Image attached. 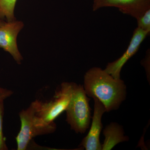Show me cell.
Masks as SVG:
<instances>
[{
	"mask_svg": "<svg viewBox=\"0 0 150 150\" xmlns=\"http://www.w3.org/2000/svg\"><path fill=\"white\" fill-rule=\"evenodd\" d=\"M83 88L87 96L97 98L107 112L118 109L126 99V86L123 81L114 79L98 67L91 68L86 73Z\"/></svg>",
	"mask_w": 150,
	"mask_h": 150,
	"instance_id": "6da1fadb",
	"label": "cell"
},
{
	"mask_svg": "<svg viewBox=\"0 0 150 150\" xmlns=\"http://www.w3.org/2000/svg\"><path fill=\"white\" fill-rule=\"evenodd\" d=\"M36 111L37 104L35 100L27 108L19 113L21 127L16 138L18 150L27 149L34 137L51 134L56 131L55 122L48 123L44 122L36 115Z\"/></svg>",
	"mask_w": 150,
	"mask_h": 150,
	"instance_id": "7a4b0ae2",
	"label": "cell"
},
{
	"mask_svg": "<svg viewBox=\"0 0 150 150\" xmlns=\"http://www.w3.org/2000/svg\"><path fill=\"white\" fill-rule=\"evenodd\" d=\"M89 100L83 86L75 83L71 98L66 110V121L71 129L76 133L83 134L89 127L91 118Z\"/></svg>",
	"mask_w": 150,
	"mask_h": 150,
	"instance_id": "3957f363",
	"label": "cell"
},
{
	"mask_svg": "<svg viewBox=\"0 0 150 150\" xmlns=\"http://www.w3.org/2000/svg\"><path fill=\"white\" fill-rule=\"evenodd\" d=\"M74 83L63 82L49 101L42 102L36 100V115L46 123H50L66 111L71 98Z\"/></svg>",
	"mask_w": 150,
	"mask_h": 150,
	"instance_id": "277c9868",
	"label": "cell"
},
{
	"mask_svg": "<svg viewBox=\"0 0 150 150\" xmlns=\"http://www.w3.org/2000/svg\"><path fill=\"white\" fill-rule=\"evenodd\" d=\"M24 25L22 21L16 20L0 26V48L9 53L18 64H21L23 57L19 51L17 38Z\"/></svg>",
	"mask_w": 150,
	"mask_h": 150,
	"instance_id": "5b68a950",
	"label": "cell"
},
{
	"mask_svg": "<svg viewBox=\"0 0 150 150\" xmlns=\"http://www.w3.org/2000/svg\"><path fill=\"white\" fill-rule=\"evenodd\" d=\"M150 32L138 27L136 28L126 51L118 59L108 63L105 71L114 79H120V73L123 66L138 52L141 44L150 34Z\"/></svg>",
	"mask_w": 150,
	"mask_h": 150,
	"instance_id": "8992f818",
	"label": "cell"
},
{
	"mask_svg": "<svg viewBox=\"0 0 150 150\" xmlns=\"http://www.w3.org/2000/svg\"><path fill=\"white\" fill-rule=\"evenodd\" d=\"M112 7L137 19L150 9V0H94L93 10Z\"/></svg>",
	"mask_w": 150,
	"mask_h": 150,
	"instance_id": "52a82bcc",
	"label": "cell"
},
{
	"mask_svg": "<svg viewBox=\"0 0 150 150\" xmlns=\"http://www.w3.org/2000/svg\"><path fill=\"white\" fill-rule=\"evenodd\" d=\"M93 98L94 108L91 127L79 146L86 150H102V146L100 142V135L103 128L101 119L106 110L102 103L96 98Z\"/></svg>",
	"mask_w": 150,
	"mask_h": 150,
	"instance_id": "ba28073f",
	"label": "cell"
},
{
	"mask_svg": "<svg viewBox=\"0 0 150 150\" xmlns=\"http://www.w3.org/2000/svg\"><path fill=\"white\" fill-rule=\"evenodd\" d=\"M105 140L101 145L102 150H111L121 142H126L129 138L124 136L122 127L116 123H110L103 131Z\"/></svg>",
	"mask_w": 150,
	"mask_h": 150,
	"instance_id": "9c48e42d",
	"label": "cell"
},
{
	"mask_svg": "<svg viewBox=\"0 0 150 150\" xmlns=\"http://www.w3.org/2000/svg\"><path fill=\"white\" fill-rule=\"evenodd\" d=\"M17 0H0V19H6L7 22L16 20L15 8Z\"/></svg>",
	"mask_w": 150,
	"mask_h": 150,
	"instance_id": "30bf717a",
	"label": "cell"
},
{
	"mask_svg": "<svg viewBox=\"0 0 150 150\" xmlns=\"http://www.w3.org/2000/svg\"><path fill=\"white\" fill-rule=\"evenodd\" d=\"M138 27L150 32V9L137 19Z\"/></svg>",
	"mask_w": 150,
	"mask_h": 150,
	"instance_id": "8fae6325",
	"label": "cell"
},
{
	"mask_svg": "<svg viewBox=\"0 0 150 150\" xmlns=\"http://www.w3.org/2000/svg\"><path fill=\"white\" fill-rule=\"evenodd\" d=\"M4 113V100H0V150H7L8 148L6 144L3 132V118Z\"/></svg>",
	"mask_w": 150,
	"mask_h": 150,
	"instance_id": "7c38bea8",
	"label": "cell"
},
{
	"mask_svg": "<svg viewBox=\"0 0 150 150\" xmlns=\"http://www.w3.org/2000/svg\"><path fill=\"white\" fill-rule=\"evenodd\" d=\"M13 92L8 89L3 88L0 86V100H4L8 98L13 94Z\"/></svg>",
	"mask_w": 150,
	"mask_h": 150,
	"instance_id": "4fadbf2b",
	"label": "cell"
},
{
	"mask_svg": "<svg viewBox=\"0 0 150 150\" xmlns=\"http://www.w3.org/2000/svg\"><path fill=\"white\" fill-rule=\"evenodd\" d=\"M6 22L4 21V20H0V26L3 25Z\"/></svg>",
	"mask_w": 150,
	"mask_h": 150,
	"instance_id": "5bb4252c",
	"label": "cell"
}]
</instances>
